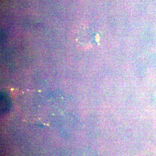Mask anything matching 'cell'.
Listing matches in <instances>:
<instances>
[{"label": "cell", "instance_id": "1", "mask_svg": "<svg viewBox=\"0 0 156 156\" xmlns=\"http://www.w3.org/2000/svg\"><path fill=\"white\" fill-rule=\"evenodd\" d=\"M10 108V101L9 97L5 94H1V111L2 114L9 111Z\"/></svg>", "mask_w": 156, "mask_h": 156}]
</instances>
